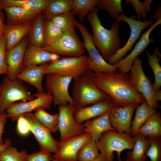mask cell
Masks as SVG:
<instances>
[{
    "mask_svg": "<svg viewBox=\"0 0 161 161\" xmlns=\"http://www.w3.org/2000/svg\"><path fill=\"white\" fill-rule=\"evenodd\" d=\"M90 73L95 85L109 95L116 106L122 107L133 103L140 104L146 101L136 90L130 73L91 71Z\"/></svg>",
    "mask_w": 161,
    "mask_h": 161,
    "instance_id": "6da1fadb",
    "label": "cell"
},
{
    "mask_svg": "<svg viewBox=\"0 0 161 161\" xmlns=\"http://www.w3.org/2000/svg\"><path fill=\"white\" fill-rule=\"evenodd\" d=\"M98 10L97 7H95L87 15V19L92 29L93 42L103 59L107 61L121 45L119 23L115 21L110 29H106L99 18Z\"/></svg>",
    "mask_w": 161,
    "mask_h": 161,
    "instance_id": "7a4b0ae2",
    "label": "cell"
},
{
    "mask_svg": "<svg viewBox=\"0 0 161 161\" xmlns=\"http://www.w3.org/2000/svg\"><path fill=\"white\" fill-rule=\"evenodd\" d=\"M74 81L71 97L77 108L110 98L95 85L89 70Z\"/></svg>",
    "mask_w": 161,
    "mask_h": 161,
    "instance_id": "3957f363",
    "label": "cell"
},
{
    "mask_svg": "<svg viewBox=\"0 0 161 161\" xmlns=\"http://www.w3.org/2000/svg\"><path fill=\"white\" fill-rule=\"evenodd\" d=\"M125 133L108 131L103 133L96 143L100 154L106 161H113L115 151L117 153L118 161H122L121 152L125 149L131 150L133 148L134 139Z\"/></svg>",
    "mask_w": 161,
    "mask_h": 161,
    "instance_id": "277c9868",
    "label": "cell"
},
{
    "mask_svg": "<svg viewBox=\"0 0 161 161\" xmlns=\"http://www.w3.org/2000/svg\"><path fill=\"white\" fill-rule=\"evenodd\" d=\"M35 98L22 81L5 76L0 85V114L16 101H30Z\"/></svg>",
    "mask_w": 161,
    "mask_h": 161,
    "instance_id": "5b68a950",
    "label": "cell"
},
{
    "mask_svg": "<svg viewBox=\"0 0 161 161\" xmlns=\"http://www.w3.org/2000/svg\"><path fill=\"white\" fill-rule=\"evenodd\" d=\"M87 55L79 57H65L48 63L45 74L53 73L72 78L75 80L89 71Z\"/></svg>",
    "mask_w": 161,
    "mask_h": 161,
    "instance_id": "8992f818",
    "label": "cell"
},
{
    "mask_svg": "<svg viewBox=\"0 0 161 161\" xmlns=\"http://www.w3.org/2000/svg\"><path fill=\"white\" fill-rule=\"evenodd\" d=\"M75 27H72L64 32L58 40L51 45H45L43 49L59 56L76 57L83 55L85 49Z\"/></svg>",
    "mask_w": 161,
    "mask_h": 161,
    "instance_id": "52a82bcc",
    "label": "cell"
},
{
    "mask_svg": "<svg viewBox=\"0 0 161 161\" xmlns=\"http://www.w3.org/2000/svg\"><path fill=\"white\" fill-rule=\"evenodd\" d=\"M74 25L81 34L83 43L88 53L89 70L95 73L117 72L118 70L114 65L109 64L103 59L93 42L92 35L86 27L75 19Z\"/></svg>",
    "mask_w": 161,
    "mask_h": 161,
    "instance_id": "ba28073f",
    "label": "cell"
},
{
    "mask_svg": "<svg viewBox=\"0 0 161 161\" xmlns=\"http://www.w3.org/2000/svg\"><path fill=\"white\" fill-rule=\"evenodd\" d=\"M72 79L53 73L46 74V93L51 95L55 106H64L68 103L75 104L69 89Z\"/></svg>",
    "mask_w": 161,
    "mask_h": 161,
    "instance_id": "9c48e42d",
    "label": "cell"
},
{
    "mask_svg": "<svg viewBox=\"0 0 161 161\" xmlns=\"http://www.w3.org/2000/svg\"><path fill=\"white\" fill-rule=\"evenodd\" d=\"M136 18L135 16H131L128 17L123 13L116 18V21L117 22L123 21L129 24L130 29V34L125 45L118 49L107 61L109 64L113 65L122 59L127 52L132 49L133 45L140 37L142 31L152 24V21L146 20L142 21L136 20Z\"/></svg>",
    "mask_w": 161,
    "mask_h": 161,
    "instance_id": "30bf717a",
    "label": "cell"
},
{
    "mask_svg": "<svg viewBox=\"0 0 161 161\" xmlns=\"http://www.w3.org/2000/svg\"><path fill=\"white\" fill-rule=\"evenodd\" d=\"M142 60L137 57L134 61L130 70L133 83L136 91L142 95L148 105L156 109L158 108L155 91L151 81L145 74L142 66Z\"/></svg>",
    "mask_w": 161,
    "mask_h": 161,
    "instance_id": "8fae6325",
    "label": "cell"
},
{
    "mask_svg": "<svg viewBox=\"0 0 161 161\" xmlns=\"http://www.w3.org/2000/svg\"><path fill=\"white\" fill-rule=\"evenodd\" d=\"M76 108L75 105L72 103L58 106V128L60 134V142L84 132L83 124L78 123L74 119V114Z\"/></svg>",
    "mask_w": 161,
    "mask_h": 161,
    "instance_id": "7c38bea8",
    "label": "cell"
},
{
    "mask_svg": "<svg viewBox=\"0 0 161 161\" xmlns=\"http://www.w3.org/2000/svg\"><path fill=\"white\" fill-rule=\"evenodd\" d=\"M34 99L29 101H21L11 105L6 110L7 118H10L13 122L16 121L20 115L30 113L36 109L41 108L49 109L52 103V96L46 92H37L32 95Z\"/></svg>",
    "mask_w": 161,
    "mask_h": 161,
    "instance_id": "4fadbf2b",
    "label": "cell"
},
{
    "mask_svg": "<svg viewBox=\"0 0 161 161\" xmlns=\"http://www.w3.org/2000/svg\"><path fill=\"white\" fill-rule=\"evenodd\" d=\"M23 115L29 123L31 132L37 141L40 150L50 153L57 152L60 143L54 138L52 132L38 121L34 113H27Z\"/></svg>",
    "mask_w": 161,
    "mask_h": 161,
    "instance_id": "5bb4252c",
    "label": "cell"
},
{
    "mask_svg": "<svg viewBox=\"0 0 161 161\" xmlns=\"http://www.w3.org/2000/svg\"><path fill=\"white\" fill-rule=\"evenodd\" d=\"M157 18L155 22L143 34L138 42L135 46L131 52L124 58L113 64L120 72L127 73L131 69L133 62L138 55L144 51L149 44L154 41L149 37L153 30L161 24V11L157 10L152 18Z\"/></svg>",
    "mask_w": 161,
    "mask_h": 161,
    "instance_id": "9a60e30c",
    "label": "cell"
},
{
    "mask_svg": "<svg viewBox=\"0 0 161 161\" xmlns=\"http://www.w3.org/2000/svg\"><path fill=\"white\" fill-rule=\"evenodd\" d=\"M138 104L133 103L122 107L115 106L112 108L109 114L110 122L112 127L117 132L125 133L132 136V117Z\"/></svg>",
    "mask_w": 161,
    "mask_h": 161,
    "instance_id": "2e32d148",
    "label": "cell"
},
{
    "mask_svg": "<svg viewBox=\"0 0 161 161\" xmlns=\"http://www.w3.org/2000/svg\"><path fill=\"white\" fill-rule=\"evenodd\" d=\"M91 139L90 134L84 132L60 142L59 149L53 156L62 161H78L77 155L81 147Z\"/></svg>",
    "mask_w": 161,
    "mask_h": 161,
    "instance_id": "e0dca14e",
    "label": "cell"
},
{
    "mask_svg": "<svg viewBox=\"0 0 161 161\" xmlns=\"http://www.w3.org/2000/svg\"><path fill=\"white\" fill-rule=\"evenodd\" d=\"M28 42V37L27 36L15 46L6 51L5 60L8 66L7 77L11 79L15 78L22 70Z\"/></svg>",
    "mask_w": 161,
    "mask_h": 161,
    "instance_id": "ac0fdd59",
    "label": "cell"
},
{
    "mask_svg": "<svg viewBox=\"0 0 161 161\" xmlns=\"http://www.w3.org/2000/svg\"><path fill=\"white\" fill-rule=\"evenodd\" d=\"M115 106L113 101L109 98L90 106L76 108L74 114V119L78 123L82 124L84 121L100 116Z\"/></svg>",
    "mask_w": 161,
    "mask_h": 161,
    "instance_id": "d6986e66",
    "label": "cell"
},
{
    "mask_svg": "<svg viewBox=\"0 0 161 161\" xmlns=\"http://www.w3.org/2000/svg\"><path fill=\"white\" fill-rule=\"evenodd\" d=\"M60 58L59 55L43 48L29 44L25 51L22 69L30 65L45 64L57 60Z\"/></svg>",
    "mask_w": 161,
    "mask_h": 161,
    "instance_id": "ffe728a7",
    "label": "cell"
},
{
    "mask_svg": "<svg viewBox=\"0 0 161 161\" xmlns=\"http://www.w3.org/2000/svg\"><path fill=\"white\" fill-rule=\"evenodd\" d=\"M49 63L41 65L27 66L22 69L16 78L33 86L38 92H44L42 79L44 75H46L45 68Z\"/></svg>",
    "mask_w": 161,
    "mask_h": 161,
    "instance_id": "44dd1931",
    "label": "cell"
},
{
    "mask_svg": "<svg viewBox=\"0 0 161 161\" xmlns=\"http://www.w3.org/2000/svg\"><path fill=\"white\" fill-rule=\"evenodd\" d=\"M112 108L100 116L86 121L83 124L84 132L90 134L92 140L97 141L104 132L110 130L116 131L111 126L109 120Z\"/></svg>",
    "mask_w": 161,
    "mask_h": 161,
    "instance_id": "7402d4cb",
    "label": "cell"
},
{
    "mask_svg": "<svg viewBox=\"0 0 161 161\" xmlns=\"http://www.w3.org/2000/svg\"><path fill=\"white\" fill-rule=\"evenodd\" d=\"M33 22L18 24H5L3 35L6 41V51L12 48L28 35Z\"/></svg>",
    "mask_w": 161,
    "mask_h": 161,
    "instance_id": "603a6c76",
    "label": "cell"
},
{
    "mask_svg": "<svg viewBox=\"0 0 161 161\" xmlns=\"http://www.w3.org/2000/svg\"><path fill=\"white\" fill-rule=\"evenodd\" d=\"M7 24H18L33 22L40 14L17 7H3Z\"/></svg>",
    "mask_w": 161,
    "mask_h": 161,
    "instance_id": "cb8c5ba5",
    "label": "cell"
},
{
    "mask_svg": "<svg viewBox=\"0 0 161 161\" xmlns=\"http://www.w3.org/2000/svg\"><path fill=\"white\" fill-rule=\"evenodd\" d=\"M134 138L133 148L127 152L126 161H145L150 145L149 141L145 136L139 133L134 135Z\"/></svg>",
    "mask_w": 161,
    "mask_h": 161,
    "instance_id": "d4e9b609",
    "label": "cell"
},
{
    "mask_svg": "<svg viewBox=\"0 0 161 161\" xmlns=\"http://www.w3.org/2000/svg\"><path fill=\"white\" fill-rule=\"evenodd\" d=\"M45 19L43 13H41L33 21L28 35L30 44L41 48L45 46L44 37Z\"/></svg>",
    "mask_w": 161,
    "mask_h": 161,
    "instance_id": "484cf974",
    "label": "cell"
},
{
    "mask_svg": "<svg viewBox=\"0 0 161 161\" xmlns=\"http://www.w3.org/2000/svg\"><path fill=\"white\" fill-rule=\"evenodd\" d=\"M73 0H47L43 12L45 19L50 20L54 17L71 11Z\"/></svg>",
    "mask_w": 161,
    "mask_h": 161,
    "instance_id": "4316f807",
    "label": "cell"
},
{
    "mask_svg": "<svg viewBox=\"0 0 161 161\" xmlns=\"http://www.w3.org/2000/svg\"><path fill=\"white\" fill-rule=\"evenodd\" d=\"M140 104L136 108L135 116L131 122L132 136L137 134L140 128L149 118L157 112L156 109L150 107L146 101Z\"/></svg>",
    "mask_w": 161,
    "mask_h": 161,
    "instance_id": "83f0119b",
    "label": "cell"
},
{
    "mask_svg": "<svg viewBox=\"0 0 161 161\" xmlns=\"http://www.w3.org/2000/svg\"><path fill=\"white\" fill-rule=\"evenodd\" d=\"M47 0H0L3 7H17L41 14L43 12Z\"/></svg>",
    "mask_w": 161,
    "mask_h": 161,
    "instance_id": "f1b7e54d",
    "label": "cell"
},
{
    "mask_svg": "<svg viewBox=\"0 0 161 161\" xmlns=\"http://www.w3.org/2000/svg\"><path fill=\"white\" fill-rule=\"evenodd\" d=\"M138 133L148 137L161 136V116L160 112L151 116L138 130Z\"/></svg>",
    "mask_w": 161,
    "mask_h": 161,
    "instance_id": "f546056e",
    "label": "cell"
},
{
    "mask_svg": "<svg viewBox=\"0 0 161 161\" xmlns=\"http://www.w3.org/2000/svg\"><path fill=\"white\" fill-rule=\"evenodd\" d=\"M34 115L38 121L52 132L55 133L58 131V114H52L41 108L34 111Z\"/></svg>",
    "mask_w": 161,
    "mask_h": 161,
    "instance_id": "4dcf8cb0",
    "label": "cell"
},
{
    "mask_svg": "<svg viewBox=\"0 0 161 161\" xmlns=\"http://www.w3.org/2000/svg\"><path fill=\"white\" fill-rule=\"evenodd\" d=\"M146 54L148 62L154 76V82L152 87L155 92L160 90L161 86V67L159 64V57H160L161 54L157 48L155 49L154 53L151 54L146 51Z\"/></svg>",
    "mask_w": 161,
    "mask_h": 161,
    "instance_id": "1f68e13d",
    "label": "cell"
},
{
    "mask_svg": "<svg viewBox=\"0 0 161 161\" xmlns=\"http://www.w3.org/2000/svg\"><path fill=\"white\" fill-rule=\"evenodd\" d=\"M97 2V0H73L71 11L82 24L85 17L94 9Z\"/></svg>",
    "mask_w": 161,
    "mask_h": 161,
    "instance_id": "d6a6232c",
    "label": "cell"
},
{
    "mask_svg": "<svg viewBox=\"0 0 161 161\" xmlns=\"http://www.w3.org/2000/svg\"><path fill=\"white\" fill-rule=\"evenodd\" d=\"M64 32L51 20H45L44 30V37L46 45H50L58 40Z\"/></svg>",
    "mask_w": 161,
    "mask_h": 161,
    "instance_id": "836d02e7",
    "label": "cell"
},
{
    "mask_svg": "<svg viewBox=\"0 0 161 161\" xmlns=\"http://www.w3.org/2000/svg\"><path fill=\"white\" fill-rule=\"evenodd\" d=\"M96 141L91 139L79 150L77 155L78 161H91L99 155Z\"/></svg>",
    "mask_w": 161,
    "mask_h": 161,
    "instance_id": "e575fe53",
    "label": "cell"
},
{
    "mask_svg": "<svg viewBox=\"0 0 161 161\" xmlns=\"http://www.w3.org/2000/svg\"><path fill=\"white\" fill-rule=\"evenodd\" d=\"M97 5L99 10H105L114 19L123 13L121 0H97Z\"/></svg>",
    "mask_w": 161,
    "mask_h": 161,
    "instance_id": "d590c367",
    "label": "cell"
},
{
    "mask_svg": "<svg viewBox=\"0 0 161 161\" xmlns=\"http://www.w3.org/2000/svg\"><path fill=\"white\" fill-rule=\"evenodd\" d=\"M150 145L146 152V156L150 161H161V137H146Z\"/></svg>",
    "mask_w": 161,
    "mask_h": 161,
    "instance_id": "8d00e7d4",
    "label": "cell"
},
{
    "mask_svg": "<svg viewBox=\"0 0 161 161\" xmlns=\"http://www.w3.org/2000/svg\"><path fill=\"white\" fill-rule=\"evenodd\" d=\"M75 16L70 11L55 16L50 20L64 32L71 27L75 26Z\"/></svg>",
    "mask_w": 161,
    "mask_h": 161,
    "instance_id": "74e56055",
    "label": "cell"
},
{
    "mask_svg": "<svg viewBox=\"0 0 161 161\" xmlns=\"http://www.w3.org/2000/svg\"><path fill=\"white\" fill-rule=\"evenodd\" d=\"M27 154L25 150L19 152L10 145L0 153V161H24Z\"/></svg>",
    "mask_w": 161,
    "mask_h": 161,
    "instance_id": "f35d334b",
    "label": "cell"
},
{
    "mask_svg": "<svg viewBox=\"0 0 161 161\" xmlns=\"http://www.w3.org/2000/svg\"><path fill=\"white\" fill-rule=\"evenodd\" d=\"M6 41L4 36L0 37V75H6L8 71V66L5 60Z\"/></svg>",
    "mask_w": 161,
    "mask_h": 161,
    "instance_id": "ab89813d",
    "label": "cell"
},
{
    "mask_svg": "<svg viewBox=\"0 0 161 161\" xmlns=\"http://www.w3.org/2000/svg\"><path fill=\"white\" fill-rule=\"evenodd\" d=\"M54 159L50 153L40 150L31 154H27L24 161H52Z\"/></svg>",
    "mask_w": 161,
    "mask_h": 161,
    "instance_id": "60d3db41",
    "label": "cell"
},
{
    "mask_svg": "<svg viewBox=\"0 0 161 161\" xmlns=\"http://www.w3.org/2000/svg\"><path fill=\"white\" fill-rule=\"evenodd\" d=\"M16 121L17 131L20 135L26 136L31 132L29 123L23 114L19 116Z\"/></svg>",
    "mask_w": 161,
    "mask_h": 161,
    "instance_id": "b9f144b4",
    "label": "cell"
},
{
    "mask_svg": "<svg viewBox=\"0 0 161 161\" xmlns=\"http://www.w3.org/2000/svg\"><path fill=\"white\" fill-rule=\"evenodd\" d=\"M131 3L135 9L136 12L138 20L140 21V16H141L144 21L146 20L147 12L143 2L138 0H127L125 2V4Z\"/></svg>",
    "mask_w": 161,
    "mask_h": 161,
    "instance_id": "7bdbcfd3",
    "label": "cell"
},
{
    "mask_svg": "<svg viewBox=\"0 0 161 161\" xmlns=\"http://www.w3.org/2000/svg\"><path fill=\"white\" fill-rule=\"evenodd\" d=\"M7 118L5 112L0 114V144H3L4 143L2 139V135L4 131L5 125L7 121Z\"/></svg>",
    "mask_w": 161,
    "mask_h": 161,
    "instance_id": "ee69618b",
    "label": "cell"
},
{
    "mask_svg": "<svg viewBox=\"0 0 161 161\" xmlns=\"http://www.w3.org/2000/svg\"><path fill=\"white\" fill-rule=\"evenodd\" d=\"M5 16L2 10H0V37L3 35L5 24L4 23Z\"/></svg>",
    "mask_w": 161,
    "mask_h": 161,
    "instance_id": "f6af8a7d",
    "label": "cell"
},
{
    "mask_svg": "<svg viewBox=\"0 0 161 161\" xmlns=\"http://www.w3.org/2000/svg\"><path fill=\"white\" fill-rule=\"evenodd\" d=\"M11 144V141L9 139L6 140L3 144H0V153L10 145Z\"/></svg>",
    "mask_w": 161,
    "mask_h": 161,
    "instance_id": "bcb514c9",
    "label": "cell"
},
{
    "mask_svg": "<svg viewBox=\"0 0 161 161\" xmlns=\"http://www.w3.org/2000/svg\"><path fill=\"white\" fill-rule=\"evenodd\" d=\"M153 1V0H145L143 1V3L147 13L150 10L151 8V5Z\"/></svg>",
    "mask_w": 161,
    "mask_h": 161,
    "instance_id": "7dc6e473",
    "label": "cell"
},
{
    "mask_svg": "<svg viewBox=\"0 0 161 161\" xmlns=\"http://www.w3.org/2000/svg\"><path fill=\"white\" fill-rule=\"evenodd\" d=\"M155 97L157 101L161 100V91L159 90L155 92Z\"/></svg>",
    "mask_w": 161,
    "mask_h": 161,
    "instance_id": "c3c4849f",
    "label": "cell"
},
{
    "mask_svg": "<svg viewBox=\"0 0 161 161\" xmlns=\"http://www.w3.org/2000/svg\"><path fill=\"white\" fill-rule=\"evenodd\" d=\"M91 161H106L103 157L100 154L98 156Z\"/></svg>",
    "mask_w": 161,
    "mask_h": 161,
    "instance_id": "681fc988",
    "label": "cell"
},
{
    "mask_svg": "<svg viewBox=\"0 0 161 161\" xmlns=\"http://www.w3.org/2000/svg\"><path fill=\"white\" fill-rule=\"evenodd\" d=\"M52 161H62L60 160L54 158Z\"/></svg>",
    "mask_w": 161,
    "mask_h": 161,
    "instance_id": "f907efd6",
    "label": "cell"
},
{
    "mask_svg": "<svg viewBox=\"0 0 161 161\" xmlns=\"http://www.w3.org/2000/svg\"><path fill=\"white\" fill-rule=\"evenodd\" d=\"M3 7L0 5V10H2Z\"/></svg>",
    "mask_w": 161,
    "mask_h": 161,
    "instance_id": "816d5d0a",
    "label": "cell"
},
{
    "mask_svg": "<svg viewBox=\"0 0 161 161\" xmlns=\"http://www.w3.org/2000/svg\"></svg>",
    "mask_w": 161,
    "mask_h": 161,
    "instance_id": "f5cc1de1",
    "label": "cell"
}]
</instances>
